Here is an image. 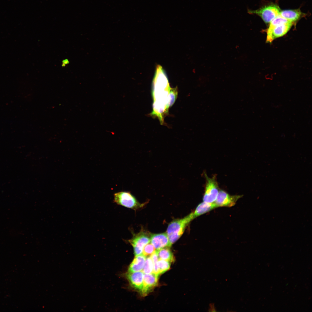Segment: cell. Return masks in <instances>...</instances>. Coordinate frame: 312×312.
<instances>
[{
    "instance_id": "1",
    "label": "cell",
    "mask_w": 312,
    "mask_h": 312,
    "mask_svg": "<svg viewBox=\"0 0 312 312\" xmlns=\"http://www.w3.org/2000/svg\"><path fill=\"white\" fill-rule=\"evenodd\" d=\"M152 95L153 100L152 116L157 117L160 122L164 121V116L168 112L169 94L171 89L166 76L155 77L153 82Z\"/></svg>"
},
{
    "instance_id": "20",
    "label": "cell",
    "mask_w": 312,
    "mask_h": 312,
    "mask_svg": "<svg viewBox=\"0 0 312 312\" xmlns=\"http://www.w3.org/2000/svg\"><path fill=\"white\" fill-rule=\"evenodd\" d=\"M177 94L178 92L177 88H171L169 96V103L170 107L172 106L174 103L177 98Z\"/></svg>"
},
{
    "instance_id": "22",
    "label": "cell",
    "mask_w": 312,
    "mask_h": 312,
    "mask_svg": "<svg viewBox=\"0 0 312 312\" xmlns=\"http://www.w3.org/2000/svg\"><path fill=\"white\" fill-rule=\"evenodd\" d=\"M210 309H209V311H216L215 309L214 304H210Z\"/></svg>"
},
{
    "instance_id": "18",
    "label": "cell",
    "mask_w": 312,
    "mask_h": 312,
    "mask_svg": "<svg viewBox=\"0 0 312 312\" xmlns=\"http://www.w3.org/2000/svg\"><path fill=\"white\" fill-rule=\"evenodd\" d=\"M159 274L163 273L170 268L171 262L166 260L159 259L158 261Z\"/></svg>"
},
{
    "instance_id": "3",
    "label": "cell",
    "mask_w": 312,
    "mask_h": 312,
    "mask_svg": "<svg viewBox=\"0 0 312 312\" xmlns=\"http://www.w3.org/2000/svg\"><path fill=\"white\" fill-rule=\"evenodd\" d=\"M114 201L117 204L134 210L142 207L141 204L129 192L122 191L115 193Z\"/></svg>"
},
{
    "instance_id": "4",
    "label": "cell",
    "mask_w": 312,
    "mask_h": 312,
    "mask_svg": "<svg viewBox=\"0 0 312 312\" xmlns=\"http://www.w3.org/2000/svg\"><path fill=\"white\" fill-rule=\"evenodd\" d=\"M206 179L205 192L203 198V201L209 203H214L219 191L216 176L211 178L207 176L205 173Z\"/></svg>"
},
{
    "instance_id": "7",
    "label": "cell",
    "mask_w": 312,
    "mask_h": 312,
    "mask_svg": "<svg viewBox=\"0 0 312 312\" xmlns=\"http://www.w3.org/2000/svg\"><path fill=\"white\" fill-rule=\"evenodd\" d=\"M241 195H231L225 191L219 190L217 198L214 202L219 207H231L234 205Z\"/></svg>"
},
{
    "instance_id": "14",
    "label": "cell",
    "mask_w": 312,
    "mask_h": 312,
    "mask_svg": "<svg viewBox=\"0 0 312 312\" xmlns=\"http://www.w3.org/2000/svg\"><path fill=\"white\" fill-rule=\"evenodd\" d=\"M302 14L299 9L284 10L279 13L281 17L292 23L297 20Z\"/></svg>"
},
{
    "instance_id": "6",
    "label": "cell",
    "mask_w": 312,
    "mask_h": 312,
    "mask_svg": "<svg viewBox=\"0 0 312 312\" xmlns=\"http://www.w3.org/2000/svg\"><path fill=\"white\" fill-rule=\"evenodd\" d=\"M279 8L275 5L265 6L256 10H248V12L256 14L260 16L264 21L269 23L275 17L279 15Z\"/></svg>"
},
{
    "instance_id": "19",
    "label": "cell",
    "mask_w": 312,
    "mask_h": 312,
    "mask_svg": "<svg viewBox=\"0 0 312 312\" xmlns=\"http://www.w3.org/2000/svg\"><path fill=\"white\" fill-rule=\"evenodd\" d=\"M155 250L151 243H149L144 247L142 254L145 257H150L155 252Z\"/></svg>"
},
{
    "instance_id": "16",
    "label": "cell",
    "mask_w": 312,
    "mask_h": 312,
    "mask_svg": "<svg viewBox=\"0 0 312 312\" xmlns=\"http://www.w3.org/2000/svg\"><path fill=\"white\" fill-rule=\"evenodd\" d=\"M289 22H291L282 17L279 15L275 17L270 22V25L268 30H270L278 25Z\"/></svg>"
},
{
    "instance_id": "13",
    "label": "cell",
    "mask_w": 312,
    "mask_h": 312,
    "mask_svg": "<svg viewBox=\"0 0 312 312\" xmlns=\"http://www.w3.org/2000/svg\"><path fill=\"white\" fill-rule=\"evenodd\" d=\"M146 257L143 254L136 256L130 264L128 272H133L141 271L144 267Z\"/></svg>"
},
{
    "instance_id": "5",
    "label": "cell",
    "mask_w": 312,
    "mask_h": 312,
    "mask_svg": "<svg viewBox=\"0 0 312 312\" xmlns=\"http://www.w3.org/2000/svg\"><path fill=\"white\" fill-rule=\"evenodd\" d=\"M151 235L144 231H141L134 234L132 237L128 240L133 246L135 256L142 254L144 246L150 242Z\"/></svg>"
},
{
    "instance_id": "8",
    "label": "cell",
    "mask_w": 312,
    "mask_h": 312,
    "mask_svg": "<svg viewBox=\"0 0 312 312\" xmlns=\"http://www.w3.org/2000/svg\"><path fill=\"white\" fill-rule=\"evenodd\" d=\"M293 23L289 22L278 25L272 29L267 30L266 42H271L275 39L282 36L289 30Z\"/></svg>"
},
{
    "instance_id": "9",
    "label": "cell",
    "mask_w": 312,
    "mask_h": 312,
    "mask_svg": "<svg viewBox=\"0 0 312 312\" xmlns=\"http://www.w3.org/2000/svg\"><path fill=\"white\" fill-rule=\"evenodd\" d=\"M159 276L153 273L144 274L143 287L140 291L143 295H146L157 285Z\"/></svg>"
},
{
    "instance_id": "17",
    "label": "cell",
    "mask_w": 312,
    "mask_h": 312,
    "mask_svg": "<svg viewBox=\"0 0 312 312\" xmlns=\"http://www.w3.org/2000/svg\"><path fill=\"white\" fill-rule=\"evenodd\" d=\"M153 262L150 256L146 258L142 272L144 274H149L153 273Z\"/></svg>"
},
{
    "instance_id": "11",
    "label": "cell",
    "mask_w": 312,
    "mask_h": 312,
    "mask_svg": "<svg viewBox=\"0 0 312 312\" xmlns=\"http://www.w3.org/2000/svg\"><path fill=\"white\" fill-rule=\"evenodd\" d=\"M127 278L132 286L136 289L141 291L143 285L144 274L140 271L133 272H128Z\"/></svg>"
},
{
    "instance_id": "15",
    "label": "cell",
    "mask_w": 312,
    "mask_h": 312,
    "mask_svg": "<svg viewBox=\"0 0 312 312\" xmlns=\"http://www.w3.org/2000/svg\"><path fill=\"white\" fill-rule=\"evenodd\" d=\"M169 248L165 247L156 250L159 259L166 260L171 263L174 261L173 255Z\"/></svg>"
},
{
    "instance_id": "21",
    "label": "cell",
    "mask_w": 312,
    "mask_h": 312,
    "mask_svg": "<svg viewBox=\"0 0 312 312\" xmlns=\"http://www.w3.org/2000/svg\"><path fill=\"white\" fill-rule=\"evenodd\" d=\"M153 262V273L158 274L159 275V268L158 264V261L159 258L156 251L150 256Z\"/></svg>"
},
{
    "instance_id": "2",
    "label": "cell",
    "mask_w": 312,
    "mask_h": 312,
    "mask_svg": "<svg viewBox=\"0 0 312 312\" xmlns=\"http://www.w3.org/2000/svg\"><path fill=\"white\" fill-rule=\"evenodd\" d=\"M194 219L192 212L183 218L174 220L169 223L166 233L171 245L181 236L187 226Z\"/></svg>"
},
{
    "instance_id": "10",
    "label": "cell",
    "mask_w": 312,
    "mask_h": 312,
    "mask_svg": "<svg viewBox=\"0 0 312 312\" xmlns=\"http://www.w3.org/2000/svg\"><path fill=\"white\" fill-rule=\"evenodd\" d=\"M150 242L156 250L165 247H170V244L166 233L151 234Z\"/></svg>"
},
{
    "instance_id": "12",
    "label": "cell",
    "mask_w": 312,
    "mask_h": 312,
    "mask_svg": "<svg viewBox=\"0 0 312 312\" xmlns=\"http://www.w3.org/2000/svg\"><path fill=\"white\" fill-rule=\"evenodd\" d=\"M218 207L214 203H209L204 202L199 204L194 212H192L194 219Z\"/></svg>"
}]
</instances>
